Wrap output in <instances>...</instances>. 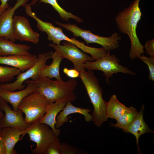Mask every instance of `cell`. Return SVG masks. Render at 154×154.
Instances as JSON below:
<instances>
[{
  "label": "cell",
  "instance_id": "cell-11",
  "mask_svg": "<svg viewBox=\"0 0 154 154\" xmlns=\"http://www.w3.org/2000/svg\"><path fill=\"white\" fill-rule=\"evenodd\" d=\"M0 108L5 113V116L1 118L0 127L1 129L6 127L16 128L22 131L31 124L27 123L23 116V112L20 110L17 111L12 110L7 102L0 97Z\"/></svg>",
  "mask_w": 154,
  "mask_h": 154
},
{
  "label": "cell",
  "instance_id": "cell-23",
  "mask_svg": "<svg viewBox=\"0 0 154 154\" xmlns=\"http://www.w3.org/2000/svg\"><path fill=\"white\" fill-rule=\"evenodd\" d=\"M38 0H32L30 3L31 6L35 5ZM44 2L50 5L58 13L61 19L63 20L68 21L70 18L76 20L78 23L83 22V20L77 16L71 13L68 12L62 8L58 4L57 0H40L39 3Z\"/></svg>",
  "mask_w": 154,
  "mask_h": 154
},
{
  "label": "cell",
  "instance_id": "cell-28",
  "mask_svg": "<svg viewBox=\"0 0 154 154\" xmlns=\"http://www.w3.org/2000/svg\"><path fill=\"white\" fill-rule=\"evenodd\" d=\"M60 154H84V151L66 143H61Z\"/></svg>",
  "mask_w": 154,
  "mask_h": 154
},
{
  "label": "cell",
  "instance_id": "cell-17",
  "mask_svg": "<svg viewBox=\"0 0 154 154\" xmlns=\"http://www.w3.org/2000/svg\"><path fill=\"white\" fill-rule=\"evenodd\" d=\"M91 110L74 106L70 102H66L64 109L58 114L56 119L55 127L59 128L68 120V116L72 114L78 113L83 115L85 121L89 122L92 120V115L89 112Z\"/></svg>",
  "mask_w": 154,
  "mask_h": 154
},
{
  "label": "cell",
  "instance_id": "cell-4",
  "mask_svg": "<svg viewBox=\"0 0 154 154\" xmlns=\"http://www.w3.org/2000/svg\"><path fill=\"white\" fill-rule=\"evenodd\" d=\"M31 17L36 21L38 29L41 31L45 32L48 35V39L52 41L54 44L59 45L62 40L69 42L75 45L83 52L90 54L95 60H98L107 53L103 47H90L74 37L69 38L64 33L61 28L55 27L51 23L43 21L38 18L35 13H32Z\"/></svg>",
  "mask_w": 154,
  "mask_h": 154
},
{
  "label": "cell",
  "instance_id": "cell-7",
  "mask_svg": "<svg viewBox=\"0 0 154 154\" xmlns=\"http://www.w3.org/2000/svg\"><path fill=\"white\" fill-rule=\"evenodd\" d=\"M119 62V60L115 55L110 54V51H109L97 60L86 62L84 64V67L88 70L102 71L103 75L106 77V81L108 84L109 78L114 74L122 72L131 75L136 74L128 68L120 64Z\"/></svg>",
  "mask_w": 154,
  "mask_h": 154
},
{
  "label": "cell",
  "instance_id": "cell-35",
  "mask_svg": "<svg viewBox=\"0 0 154 154\" xmlns=\"http://www.w3.org/2000/svg\"><path fill=\"white\" fill-rule=\"evenodd\" d=\"M0 119H1V118H0ZM1 128L0 127V133H1Z\"/></svg>",
  "mask_w": 154,
  "mask_h": 154
},
{
  "label": "cell",
  "instance_id": "cell-20",
  "mask_svg": "<svg viewBox=\"0 0 154 154\" xmlns=\"http://www.w3.org/2000/svg\"><path fill=\"white\" fill-rule=\"evenodd\" d=\"M22 131L18 129L6 127L1 129V135L4 145L6 154H15L14 149L16 143L21 140L20 136Z\"/></svg>",
  "mask_w": 154,
  "mask_h": 154
},
{
  "label": "cell",
  "instance_id": "cell-15",
  "mask_svg": "<svg viewBox=\"0 0 154 154\" xmlns=\"http://www.w3.org/2000/svg\"><path fill=\"white\" fill-rule=\"evenodd\" d=\"M37 60V57L32 54L0 56V64L11 66L23 72L33 66Z\"/></svg>",
  "mask_w": 154,
  "mask_h": 154
},
{
  "label": "cell",
  "instance_id": "cell-16",
  "mask_svg": "<svg viewBox=\"0 0 154 154\" xmlns=\"http://www.w3.org/2000/svg\"><path fill=\"white\" fill-rule=\"evenodd\" d=\"M66 102L63 101H58L49 104L44 115L39 121L40 122L45 123L50 127L54 134L58 136L60 130L55 127L56 119L59 112L64 108Z\"/></svg>",
  "mask_w": 154,
  "mask_h": 154
},
{
  "label": "cell",
  "instance_id": "cell-27",
  "mask_svg": "<svg viewBox=\"0 0 154 154\" xmlns=\"http://www.w3.org/2000/svg\"><path fill=\"white\" fill-rule=\"evenodd\" d=\"M142 60L147 66L149 74L148 79L154 81V57H147L142 54L137 58Z\"/></svg>",
  "mask_w": 154,
  "mask_h": 154
},
{
  "label": "cell",
  "instance_id": "cell-13",
  "mask_svg": "<svg viewBox=\"0 0 154 154\" xmlns=\"http://www.w3.org/2000/svg\"><path fill=\"white\" fill-rule=\"evenodd\" d=\"M30 0H17L13 7L5 9L0 15V38L15 42L13 33V16L16 10L20 7L24 6Z\"/></svg>",
  "mask_w": 154,
  "mask_h": 154
},
{
  "label": "cell",
  "instance_id": "cell-29",
  "mask_svg": "<svg viewBox=\"0 0 154 154\" xmlns=\"http://www.w3.org/2000/svg\"><path fill=\"white\" fill-rule=\"evenodd\" d=\"M144 48L145 49L146 53L150 56L154 57V39L147 41Z\"/></svg>",
  "mask_w": 154,
  "mask_h": 154
},
{
  "label": "cell",
  "instance_id": "cell-31",
  "mask_svg": "<svg viewBox=\"0 0 154 154\" xmlns=\"http://www.w3.org/2000/svg\"><path fill=\"white\" fill-rule=\"evenodd\" d=\"M1 133H0V154H6L4 145Z\"/></svg>",
  "mask_w": 154,
  "mask_h": 154
},
{
  "label": "cell",
  "instance_id": "cell-12",
  "mask_svg": "<svg viewBox=\"0 0 154 154\" xmlns=\"http://www.w3.org/2000/svg\"><path fill=\"white\" fill-rule=\"evenodd\" d=\"M13 33L16 40L27 41L37 44L39 34L31 27L28 19L24 17L15 15L13 18Z\"/></svg>",
  "mask_w": 154,
  "mask_h": 154
},
{
  "label": "cell",
  "instance_id": "cell-21",
  "mask_svg": "<svg viewBox=\"0 0 154 154\" xmlns=\"http://www.w3.org/2000/svg\"><path fill=\"white\" fill-rule=\"evenodd\" d=\"M51 58L52 59V62L42 70L40 78L46 77L52 79L54 78L57 80L64 81L61 77L59 72L60 64L63 58L56 50L53 53Z\"/></svg>",
  "mask_w": 154,
  "mask_h": 154
},
{
  "label": "cell",
  "instance_id": "cell-30",
  "mask_svg": "<svg viewBox=\"0 0 154 154\" xmlns=\"http://www.w3.org/2000/svg\"><path fill=\"white\" fill-rule=\"evenodd\" d=\"M64 73L67 76L71 78H74L79 77L80 73L75 69H68L66 68L63 69Z\"/></svg>",
  "mask_w": 154,
  "mask_h": 154
},
{
  "label": "cell",
  "instance_id": "cell-26",
  "mask_svg": "<svg viewBox=\"0 0 154 154\" xmlns=\"http://www.w3.org/2000/svg\"><path fill=\"white\" fill-rule=\"evenodd\" d=\"M61 143L58 136L54 135L48 144L44 154H60Z\"/></svg>",
  "mask_w": 154,
  "mask_h": 154
},
{
  "label": "cell",
  "instance_id": "cell-2",
  "mask_svg": "<svg viewBox=\"0 0 154 154\" xmlns=\"http://www.w3.org/2000/svg\"><path fill=\"white\" fill-rule=\"evenodd\" d=\"M36 82V92L43 95L49 104L58 101L71 102L77 98L74 90L78 82L74 78L64 82L53 81L48 78H40Z\"/></svg>",
  "mask_w": 154,
  "mask_h": 154
},
{
  "label": "cell",
  "instance_id": "cell-22",
  "mask_svg": "<svg viewBox=\"0 0 154 154\" xmlns=\"http://www.w3.org/2000/svg\"><path fill=\"white\" fill-rule=\"evenodd\" d=\"M119 102L115 95L112 96L106 105V116L107 118L117 120L129 109Z\"/></svg>",
  "mask_w": 154,
  "mask_h": 154
},
{
  "label": "cell",
  "instance_id": "cell-25",
  "mask_svg": "<svg viewBox=\"0 0 154 154\" xmlns=\"http://www.w3.org/2000/svg\"><path fill=\"white\" fill-rule=\"evenodd\" d=\"M21 71L16 68L0 65V83L11 81Z\"/></svg>",
  "mask_w": 154,
  "mask_h": 154
},
{
  "label": "cell",
  "instance_id": "cell-32",
  "mask_svg": "<svg viewBox=\"0 0 154 154\" xmlns=\"http://www.w3.org/2000/svg\"><path fill=\"white\" fill-rule=\"evenodd\" d=\"M8 0H0L1 4L0 5L1 8L3 9H6L9 8V7L7 2Z\"/></svg>",
  "mask_w": 154,
  "mask_h": 154
},
{
  "label": "cell",
  "instance_id": "cell-19",
  "mask_svg": "<svg viewBox=\"0 0 154 154\" xmlns=\"http://www.w3.org/2000/svg\"><path fill=\"white\" fill-rule=\"evenodd\" d=\"M31 48L26 44H16L11 40L0 38V56L31 55L28 51Z\"/></svg>",
  "mask_w": 154,
  "mask_h": 154
},
{
  "label": "cell",
  "instance_id": "cell-9",
  "mask_svg": "<svg viewBox=\"0 0 154 154\" xmlns=\"http://www.w3.org/2000/svg\"><path fill=\"white\" fill-rule=\"evenodd\" d=\"M26 134H28L30 140L37 144L36 147L32 151V153L35 154H44L54 135L52 130L48 125L39 121L33 123L22 131L21 140Z\"/></svg>",
  "mask_w": 154,
  "mask_h": 154
},
{
  "label": "cell",
  "instance_id": "cell-5",
  "mask_svg": "<svg viewBox=\"0 0 154 154\" xmlns=\"http://www.w3.org/2000/svg\"><path fill=\"white\" fill-rule=\"evenodd\" d=\"M55 23L72 32L76 37H80L86 42L97 43L102 45L107 52L118 48L119 46V41L121 37L117 32H114L109 37H103L95 35L90 30L82 29L75 24H64L56 21Z\"/></svg>",
  "mask_w": 154,
  "mask_h": 154
},
{
  "label": "cell",
  "instance_id": "cell-18",
  "mask_svg": "<svg viewBox=\"0 0 154 154\" xmlns=\"http://www.w3.org/2000/svg\"><path fill=\"white\" fill-rule=\"evenodd\" d=\"M144 105H143L134 120L129 125L122 129L124 132L133 134L135 137L138 149L139 152L138 141L140 136L148 132L153 133L143 119Z\"/></svg>",
  "mask_w": 154,
  "mask_h": 154
},
{
  "label": "cell",
  "instance_id": "cell-33",
  "mask_svg": "<svg viewBox=\"0 0 154 154\" xmlns=\"http://www.w3.org/2000/svg\"><path fill=\"white\" fill-rule=\"evenodd\" d=\"M1 109H0V118H1L3 117L4 116V114L2 113V112H1Z\"/></svg>",
  "mask_w": 154,
  "mask_h": 154
},
{
  "label": "cell",
  "instance_id": "cell-34",
  "mask_svg": "<svg viewBox=\"0 0 154 154\" xmlns=\"http://www.w3.org/2000/svg\"><path fill=\"white\" fill-rule=\"evenodd\" d=\"M5 9H3L1 8L0 7V15L5 10Z\"/></svg>",
  "mask_w": 154,
  "mask_h": 154
},
{
  "label": "cell",
  "instance_id": "cell-10",
  "mask_svg": "<svg viewBox=\"0 0 154 154\" xmlns=\"http://www.w3.org/2000/svg\"><path fill=\"white\" fill-rule=\"evenodd\" d=\"M49 46L57 51L63 58L70 61L74 65V69L79 72L85 70L84 64L87 61H94L95 60L91 56L85 54L75 45L65 41L62 45L50 43Z\"/></svg>",
  "mask_w": 154,
  "mask_h": 154
},
{
  "label": "cell",
  "instance_id": "cell-1",
  "mask_svg": "<svg viewBox=\"0 0 154 154\" xmlns=\"http://www.w3.org/2000/svg\"><path fill=\"white\" fill-rule=\"evenodd\" d=\"M141 0H134L129 6L117 15L115 21L119 31L127 35L131 42L129 57L134 59L145 52L144 46L137 36L136 29L142 15L139 7Z\"/></svg>",
  "mask_w": 154,
  "mask_h": 154
},
{
  "label": "cell",
  "instance_id": "cell-14",
  "mask_svg": "<svg viewBox=\"0 0 154 154\" xmlns=\"http://www.w3.org/2000/svg\"><path fill=\"white\" fill-rule=\"evenodd\" d=\"M24 83L27 84L26 88L17 92L10 91L0 88V97L7 102L11 104L13 110L17 111L18 107L22 100L31 93L36 92V81L27 80Z\"/></svg>",
  "mask_w": 154,
  "mask_h": 154
},
{
  "label": "cell",
  "instance_id": "cell-6",
  "mask_svg": "<svg viewBox=\"0 0 154 154\" xmlns=\"http://www.w3.org/2000/svg\"><path fill=\"white\" fill-rule=\"evenodd\" d=\"M49 103L40 93L34 92L29 94L21 101L18 107L25 115V121L31 124L39 121L44 115Z\"/></svg>",
  "mask_w": 154,
  "mask_h": 154
},
{
  "label": "cell",
  "instance_id": "cell-24",
  "mask_svg": "<svg viewBox=\"0 0 154 154\" xmlns=\"http://www.w3.org/2000/svg\"><path fill=\"white\" fill-rule=\"evenodd\" d=\"M138 114L137 111L135 109L131 106L128 111L116 120V124L111 123L110 126L122 129L131 124L136 118Z\"/></svg>",
  "mask_w": 154,
  "mask_h": 154
},
{
  "label": "cell",
  "instance_id": "cell-8",
  "mask_svg": "<svg viewBox=\"0 0 154 154\" xmlns=\"http://www.w3.org/2000/svg\"><path fill=\"white\" fill-rule=\"evenodd\" d=\"M53 53L50 51L38 54V60L33 66L25 72H20L13 82L0 85V88L10 91H15L17 90H20L24 88L25 86L23 84L26 80L31 78L33 80L37 81L40 78L42 70L47 66L46 62L51 58Z\"/></svg>",
  "mask_w": 154,
  "mask_h": 154
},
{
  "label": "cell",
  "instance_id": "cell-3",
  "mask_svg": "<svg viewBox=\"0 0 154 154\" xmlns=\"http://www.w3.org/2000/svg\"><path fill=\"white\" fill-rule=\"evenodd\" d=\"M80 73L79 77L93 106L92 120L96 125L100 127L108 119L106 116L107 102L103 99L102 88L93 71L84 70Z\"/></svg>",
  "mask_w": 154,
  "mask_h": 154
}]
</instances>
